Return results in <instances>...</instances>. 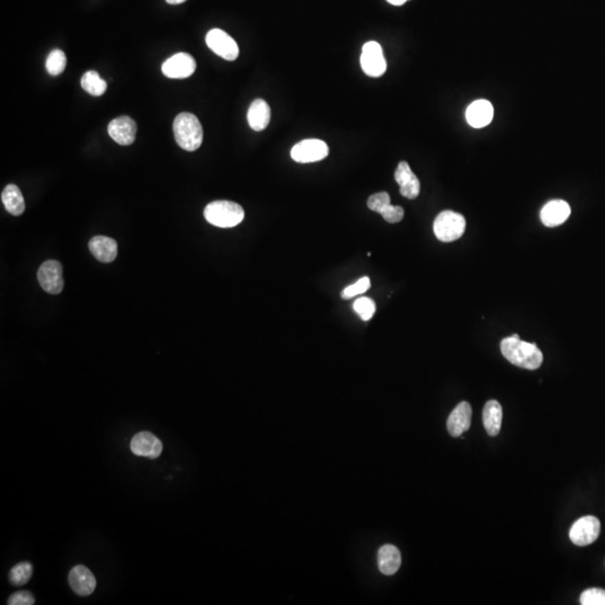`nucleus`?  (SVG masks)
Masks as SVG:
<instances>
[{"label":"nucleus","instance_id":"2eb2a0df","mask_svg":"<svg viewBox=\"0 0 605 605\" xmlns=\"http://www.w3.org/2000/svg\"><path fill=\"white\" fill-rule=\"evenodd\" d=\"M571 215V206L569 203L562 200H553L548 202L541 209V222L546 226L554 228L564 224Z\"/></svg>","mask_w":605,"mask_h":605},{"label":"nucleus","instance_id":"f257e3e1","mask_svg":"<svg viewBox=\"0 0 605 605\" xmlns=\"http://www.w3.org/2000/svg\"><path fill=\"white\" fill-rule=\"evenodd\" d=\"M500 346L504 358L517 367L536 370L544 360L543 353L535 343L525 342L518 334L502 340Z\"/></svg>","mask_w":605,"mask_h":605},{"label":"nucleus","instance_id":"7c9ffc66","mask_svg":"<svg viewBox=\"0 0 605 605\" xmlns=\"http://www.w3.org/2000/svg\"><path fill=\"white\" fill-rule=\"evenodd\" d=\"M7 603L10 605H33L35 603V599L28 591H21V592L12 594Z\"/></svg>","mask_w":605,"mask_h":605},{"label":"nucleus","instance_id":"a878e982","mask_svg":"<svg viewBox=\"0 0 605 605\" xmlns=\"http://www.w3.org/2000/svg\"><path fill=\"white\" fill-rule=\"evenodd\" d=\"M353 309L362 321H369L376 313V304L369 297H360L353 302Z\"/></svg>","mask_w":605,"mask_h":605},{"label":"nucleus","instance_id":"6e6552de","mask_svg":"<svg viewBox=\"0 0 605 605\" xmlns=\"http://www.w3.org/2000/svg\"><path fill=\"white\" fill-rule=\"evenodd\" d=\"M330 153L327 143L320 139H305L292 148V158L297 163L320 162Z\"/></svg>","mask_w":605,"mask_h":605},{"label":"nucleus","instance_id":"f3484780","mask_svg":"<svg viewBox=\"0 0 605 605\" xmlns=\"http://www.w3.org/2000/svg\"><path fill=\"white\" fill-rule=\"evenodd\" d=\"M493 106L488 100H477L472 102L466 109L465 117L468 125L473 128H483L489 125L493 119Z\"/></svg>","mask_w":605,"mask_h":605},{"label":"nucleus","instance_id":"412c9836","mask_svg":"<svg viewBox=\"0 0 605 605\" xmlns=\"http://www.w3.org/2000/svg\"><path fill=\"white\" fill-rule=\"evenodd\" d=\"M483 424L490 436H497L502 425V407L497 401H489L483 408Z\"/></svg>","mask_w":605,"mask_h":605},{"label":"nucleus","instance_id":"39448f33","mask_svg":"<svg viewBox=\"0 0 605 605\" xmlns=\"http://www.w3.org/2000/svg\"><path fill=\"white\" fill-rule=\"evenodd\" d=\"M600 534H601L600 520L594 516H585L573 523L569 530V539L576 546L585 547L593 544L599 538Z\"/></svg>","mask_w":605,"mask_h":605},{"label":"nucleus","instance_id":"dca6fc26","mask_svg":"<svg viewBox=\"0 0 605 605\" xmlns=\"http://www.w3.org/2000/svg\"><path fill=\"white\" fill-rule=\"evenodd\" d=\"M472 420V408L466 401H462L453 410L447 419V431L453 437L461 436L468 431Z\"/></svg>","mask_w":605,"mask_h":605},{"label":"nucleus","instance_id":"f03ea898","mask_svg":"<svg viewBox=\"0 0 605 605\" xmlns=\"http://www.w3.org/2000/svg\"><path fill=\"white\" fill-rule=\"evenodd\" d=\"M173 130L175 141L184 150L195 152L203 143V128L198 117L193 113H180L175 118Z\"/></svg>","mask_w":605,"mask_h":605},{"label":"nucleus","instance_id":"9b49d317","mask_svg":"<svg viewBox=\"0 0 605 605\" xmlns=\"http://www.w3.org/2000/svg\"><path fill=\"white\" fill-rule=\"evenodd\" d=\"M130 449L134 455L157 459L163 451V444L155 435L150 431H141L132 437Z\"/></svg>","mask_w":605,"mask_h":605},{"label":"nucleus","instance_id":"0eeeda50","mask_svg":"<svg viewBox=\"0 0 605 605\" xmlns=\"http://www.w3.org/2000/svg\"><path fill=\"white\" fill-rule=\"evenodd\" d=\"M205 42L209 49L226 61H235L239 56L238 44L229 34L219 28H214L206 34Z\"/></svg>","mask_w":605,"mask_h":605},{"label":"nucleus","instance_id":"a211bd4d","mask_svg":"<svg viewBox=\"0 0 605 605\" xmlns=\"http://www.w3.org/2000/svg\"><path fill=\"white\" fill-rule=\"evenodd\" d=\"M89 249L95 258L104 263H112L118 254V245L116 240L104 235L93 237L90 240Z\"/></svg>","mask_w":605,"mask_h":605},{"label":"nucleus","instance_id":"bb28decb","mask_svg":"<svg viewBox=\"0 0 605 605\" xmlns=\"http://www.w3.org/2000/svg\"><path fill=\"white\" fill-rule=\"evenodd\" d=\"M582 605H605V590L592 587L581 594Z\"/></svg>","mask_w":605,"mask_h":605},{"label":"nucleus","instance_id":"473e14b6","mask_svg":"<svg viewBox=\"0 0 605 605\" xmlns=\"http://www.w3.org/2000/svg\"><path fill=\"white\" fill-rule=\"evenodd\" d=\"M169 5H180L187 1V0H166Z\"/></svg>","mask_w":605,"mask_h":605},{"label":"nucleus","instance_id":"b1692460","mask_svg":"<svg viewBox=\"0 0 605 605\" xmlns=\"http://www.w3.org/2000/svg\"><path fill=\"white\" fill-rule=\"evenodd\" d=\"M33 575V566L31 562H19L10 569V581L15 586H21L28 583Z\"/></svg>","mask_w":605,"mask_h":605},{"label":"nucleus","instance_id":"6ab92c4d","mask_svg":"<svg viewBox=\"0 0 605 605\" xmlns=\"http://www.w3.org/2000/svg\"><path fill=\"white\" fill-rule=\"evenodd\" d=\"M270 116L272 112L266 101L263 99H256L248 110V123L254 132H261L268 127Z\"/></svg>","mask_w":605,"mask_h":605},{"label":"nucleus","instance_id":"c85d7f7f","mask_svg":"<svg viewBox=\"0 0 605 605\" xmlns=\"http://www.w3.org/2000/svg\"><path fill=\"white\" fill-rule=\"evenodd\" d=\"M367 204L371 211L381 214V212L390 204V196L388 193H377L370 196Z\"/></svg>","mask_w":605,"mask_h":605},{"label":"nucleus","instance_id":"7ed1b4c3","mask_svg":"<svg viewBox=\"0 0 605 605\" xmlns=\"http://www.w3.org/2000/svg\"><path fill=\"white\" fill-rule=\"evenodd\" d=\"M205 220L219 228H233L241 224L245 219V211L241 205L231 201H214L206 205Z\"/></svg>","mask_w":605,"mask_h":605},{"label":"nucleus","instance_id":"393cba45","mask_svg":"<svg viewBox=\"0 0 605 605\" xmlns=\"http://www.w3.org/2000/svg\"><path fill=\"white\" fill-rule=\"evenodd\" d=\"M67 67V56L61 49H53L46 60V70L53 77L63 73Z\"/></svg>","mask_w":605,"mask_h":605},{"label":"nucleus","instance_id":"5701e85b","mask_svg":"<svg viewBox=\"0 0 605 605\" xmlns=\"http://www.w3.org/2000/svg\"><path fill=\"white\" fill-rule=\"evenodd\" d=\"M81 86L84 91L93 97H100L107 91V82L104 79H101L98 72L95 71H89L83 74Z\"/></svg>","mask_w":605,"mask_h":605},{"label":"nucleus","instance_id":"1a4fd4ad","mask_svg":"<svg viewBox=\"0 0 605 605\" xmlns=\"http://www.w3.org/2000/svg\"><path fill=\"white\" fill-rule=\"evenodd\" d=\"M38 283L46 293L58 295L63 291L64 279L61 263L56 260H47L37 272Z\"/></svg>","mask_w":605,"mask_h":605},{"label":"nucleus","instance_id":"4468645a","mask_svg":"<svg viewBox=\"0 0 605 605\" xmlns=\"http://www.w3.org/2000/svg\"><path fill=\"white\" fill-rule=\"evenodd\" d=\"M394 180L401 189V194L407 199L414 200L419 195L420 183L408 163L401 162L394 171Z\"/></svg>","mask_w":605,"mask_h":605},{"label":"nucleus","instance_id":"cd10ccee","mask_svg":"<svg viewBox=\"0 0 605 605\" xmlns=\"http://www.w3.org/2000/svg\"><path fill=\"white\" fill-rule=\"evenodd\" d=\"M370 279L368 277H362L355 284L350 285L344 288L341 294L343 300H350L353 297L358 296L360 294L366 293L370 288Z\"/></svg>","mask_w":605,"mask_h":605},{"label":"nucleus","instance_id":"9d476101","mask_svg":"<svg viewBox=\"0 0 605 605\" xmlns=\"http://www.w3.org/2000/svg\"><path fill=\"white\" fill-rule=\"evenodd\" d=\"M196 70V62L187 53H178L166 60L162 65V72L169 79H187Z\"/></svg>","mask_w":605,"mask_h":605},{"label":"nucleus","instance_id":"2f4dec72","mask_svg":"<svg viewBox=\"0 0 605 605\" xmlns=\"http://www.w3.org/2000/svg\"><path fill=\"white\" fill-rule=\"evenodd\" d=\"M389 3H392L394 6H401L403 3H407L408 0H387Z\"/></svg>","mask_w":605,"mask_h":605},{"label":"nucleus","instance_id":"aec40b11","mask_svg":"<svg viewBox=\"0 0 605 605\" xmlns=\"http://www.w3.org/2000/svg\"><path fill=\"white\" fill-rule=\"evenodd\" d=\"M401 551L394 545H385L378 551V566L382 574L394 575L401 569Z\"/></svg>","mask_w":605,"mask_h":605},{"label":"nucleus","instance_id":"423d86ee","mask_svg":"<svg viewBox=\"0 0 605 605\" xmlns=\"http://www.w3.org/2000/svg\"><path fill=\"white\" fill-rule=\"evenodd\" d=\"M360 62L362 70L369 77H381L387 70V62L383 56L382 47L375 40L364 44L361 53Z\"/></svg>","mask_w":605,"mask_h":605},{"label":"nucleus","instance_id":"4be33fe9","mask_svg":"<svg viewBox=\"0 0 605 605\" xmlns=\"http://www.w3.org/2000/svg\"><path fill=\"white\" fill-rule=\"evenodd\" d=\"M1 201H3L7 211L12 215L19 217L25 211L24 196L15 184H10L5 187L1 193Z\"/></svg>","mask_w":605,"mask_h":605},{"label":"nucleus","instance_id":"20e7f679","mask_svg":"<svg viewBox=\"0 0 605 605\" xmlns=\"http://www.w3.org/2000/svg\"><path fill=\"white\" fill-rule=\"evenodd\" d=\"M433 228L435 235L440 241H455L464 233L466 221L462 214L454 211H443L437 215Z\"/></svg>","mask_w":605,"mask_h":605},{"label":"nucleus","instance_id":"f8f14e48","mask_svg":"<svg viewBox=\"0 0 605 605\" xmlns=\"http://www.w3.org/2000/svg\"><path fill=\"white\" fill-rule=\"evenodd\" d=\"M109 136L121 146H128L134 143L137 134V125L128 116L118 117L108 126Z\"/></svg>","mask_w":605,"mask_h":605},{"label":"nucleus","instance_id":"c756f323","mask_svg":"<svg viewBox=\"0 0 605 605\" xmlns=\"http://www.w3.org/2000/svg\"><path fill=\"white\" fill-rule=\"evenodd\" d=\"M381 215L389 224H397V222H401L403 220L405 212H403V209L401 206L389 204L381 212Z\"/></svg>","mask_w":605,"mask_h":605},{"label":"nucleus","instance_id":"ddd939ff","mask_svg":"<svg viewBox=\"0 0 605 605\" xmlns=\"http://www.w3.org/2000/svg\"><path fill=\"white\" fill-rule=\"evenodd\" d=\"M69 584L74 593L80 596H86L95 592L97 580L88 567L77 565L70 571Z\"/></svg>","mask_w":605,"mask_h":605}]
</instances>
